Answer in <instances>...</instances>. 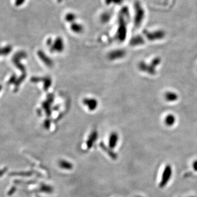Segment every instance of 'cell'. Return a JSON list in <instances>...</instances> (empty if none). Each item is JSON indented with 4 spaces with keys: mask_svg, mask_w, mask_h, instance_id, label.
<instances>
[{
    "mask_svg": "<svg viewBox=\"0 0 197 197\" xmlns=\"http://www.w3.org/2000/svg\"><path fill=\"white\" fill-rule=\"evenodd\" d=\"M195 197V196H190V197Z\"/></svg>",
    "mask_w": 197,
    "mask_h": 197,
    "instance_id": "cell-8",
    "label": "cell"
},
{
    "mask_svg": "<svg viewBox=\"0 0 197 197\" xmlns=\"http://www.w3.org/2000/svg\"><path fill=\"white\" fill-rule=\"evenodd\" d=\"M138 11H137V14L135 16V23H136L137 24H140L144 17V11L143 10V8H141L140 5L138 6Z\"/></svg>",
    "mask_w": 197,
    "mask_h": 197,
    "instance_id": "cell-2",
    "label": "cell"
},
{
    "mask_svg": "<svg viewBox=\"0 0 197 197\" xmlns=\"http://www.w3.org/2000/svg\"><path fill=\"white\" fill-rule=\"evenodd\" d=\"M59 165L60 168L66 170H71L73 168V165L71 163L65 160L60 161L59 163Z\"/></svg>",
    "mask_w": 197,
    "mask_h": 197,
    "instance_id": "cell-5",
    "label": "cell"
},
{
    "mask_svg": "<svg viewBox=\"0 0 197 197\" xmlns=\"http://www.w3.org/2000/svg\"><path fill=\"white\" fill-rule=\"evenodd\" d=\"M84 103L90 110H93L97 107V101L93 99H86L84 100Z\"/></svg>",
    "mask_w": 197,
    "mask_h": 197,
    "instance_id": "cell-3",
    "label": "cell"
},
{
    "mask_svg": "<svg viewBox=\"0 0 197 197\" xmlns=\"http://www.w3.org/2000/svg\"><path fill=\"white\" fill-rule=\"evenodd\" d=\"M12 50V48L10 46H7V47L3 48V49H0V55H7L10 53Z\"/></svg>",
    "mask_w": 197,
    "mask_h": 197,
    "instance_id": "cell-6",
    "label": "cell"
},
{
    "mask_svg": "<svg viewBox=\"0 0 197 197\" xmlns=\"http://www.w3.org/2000/svg\"><path fill=\"white\" fill-rule=\"evenodd\" d=\"M192 168L195 171L197 172V159L195 160V161L193 162Z\"/></svg>",
    "mask_w": 197,
    "mask_h": 197,
    "instance_id": "cell-7",
    "label": "cell"
},
{
    "mask_svg": "<svg viewBox=\"0 0 197 197\" xmlns=\"http://www.w3.org/2000/svg\"><path fill=\"white\" fill-rule=\"evenodd\" d=\"M118 135L116 133H113L110 135L109 138V146L111 148H114L116 146L117 143L118 142Z\"/></svg>",
    "mask_w": 197,
    "mask_h": 197,
    "instance_id": "cell-4",
    "label": "cell"
},
{
    "mask_svg": "<svg viewBox=\"0 0 197 197\" xmlns=\"http://www.w3.org/2000/svg\"><path fill=\"white\" fill-rule=\"evenodd\" d=\"M173 175V168L171 165L167 164L164 167V170L161 175V179L159 186L161 188H164L166 186L170 180Z\"/></svg>",
    "mask_w": 197,
    "mask_h": 197,
    "instance_id": "cell-1",
    "label": "cell"
},
{
    "mask_svg": "<svg viewBox=\"0 0 197 197\" xmlns=\"http://www.w3.org/2000/svg\"><path fill=\"white\" fill-rule=\"evenodd\" d=\"M1 90V86H0V90Z\"/></svg>",
    "mask_w": 197,
    "mask_h": 197,
    "instance_id": "cell-9",
    "label": "cell"
},
{
    "mask_svg": "<svg viewBox=\"0 0 197 197\" xmlns=\"http://www.w3.org/2000/svg\"><path fill=\"white\" fill-rule=\"evenodd\" d=\"M141 197V196H137V197Z\"/></svg>",
    "mask_w": 197,
    "mask_h": 197,
    "instance_id": "cell-10",
    "label": "cell"
}]
</instances>
